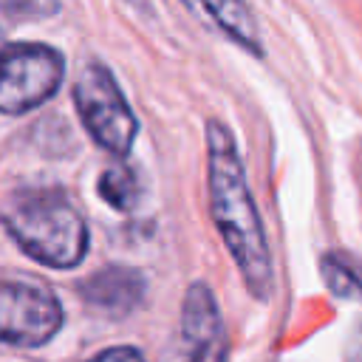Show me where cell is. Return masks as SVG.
<instances>
[{
    "label": "cell",
    "instance_id": "6da1fadb",
    "mask_svg": "<svg viewBox=\"0 0 362 362\" xmlns=\"http://www.w3.org/2000/svg\"><path fill=\"white\" fill-rule=\"evenodd\" d=\"M206 187L212 221L243 277V286L257 300H266L274 286L269 238L255 206L235 139L218 119L206 122Z\"/></svg>",
    "mask_w": 362,
    "mask_h": 362
},
{
    "label": "cell",
    "instance_id": "7a4b0ae2",
    "mask_svg": "<svg viewBox=\"0 0 362 362\" xmlns=\"http://www.w3.org/2000/svg\"><path fill=\"white\" fill-rule=\"evenodd\" d=\"M3 226L31 260L48 269H74L88 255V223L57 189H14L3 204Z\"/></svg>",
    "mask_w": 362,
    "mask_h": 362
},
{
    "label": "cell",
    "instance_id": "3957f363",
    "mask_svg": "<svg viewBox=\"0 0 362 362\" xmlns=\"http://www.w3.org/2000/svg\"><path fill=\"white\" fill-rule=\"evenodd\" d=\"M74 105L82 127L102 150L122 158L130 153L139 133V122L124 93L119 90V82L102 62L93 59L82 65L74 79Z\"/></svg>",
    "mask_w": 362,
    "mask_h": 362
},
{
    "label": "cell",
    "instance_id": "277c9868",
    "mask_svg": "<svg viewBox=\"0 0 362 362\" xmlns=\"http://www.w3.org/2000/svg\"><path fill=\"white\" fill-rule=\"evenodd\" d=\"M65 76V59L45 42H8L3 48L0 110L20 116L57 93Z\"/></svg>",
    "mask_w": 362,
    "mask_h": 362
},
{
    "label": "cell",
    "instance_id": "5b68a950",
    "mask_svg": "<svg viewBox=\"0 0 362 362\" xmlns=\"http://www.w3.org/2000/svg\"><path fill=\"white\" fill-rule=\"evenodd\" d=\"M62 328V305L51 286L31 277H6L0 288V334L6 345L40 348Z\"/></svg>",
    "mask_w": 362,
    "mask_h": 362
},
{
    "label": "cell",
    "instance_id": "8992f818",
    "mask_svg": "<svg viewBox=\"0 0 362 362\" xmlns=\"http://www.w3.org/2000/svg\"><path fill=\"white\" fill-rule=\"evenodd\" d=\"M223 337V320L206 283H192L184 294L178 325L158 362H206Z\"/></svg>",
    "mask_w": 362,
    "mask_h": 362
},
{
    "label": "cell",
    "instance_id": "52a82bcc",
    "mask_svg": "<svg viewBox=\"0 0 362 362\" xmlns=\"http://www.w3.org/2000/svg\"><path fill=\"white\" fill-rule=\"evenodd\" d=\"M76 288H79V300L88 308H93L105 317H127L130 311H136L141 305L147 283L139 269L105 266V269L93 272L90 277H85Z\"/></svg>",
    "mask_w": 362,
    "mask_h": 362
},
{
    "label": "cell",
    "instance_id": "ba28073f",
    "mask_svg": "<svg viewBox=\"0 0 362 362\" xmlns=\"http://www.w3.org/2000/svg\"><path fill=\"white\" fill-rule=\"evenodd\" d=\"M141 181L136 175L133 167L127 164H110L102 175H99V195L107 206L119 209V212H130L139 206L141 201Z\"/></svg>",
    "mask_w": 362,
    "mask_h": 362
},
{
    "label": "cell",
    "instance_id": "9c48e42d",
    "mask_svg": "<svg viewBox=\"0 0 362 362\" xmlns=\"http://www.w3.org/2000/svg\"><path fill=\"white\" fill-rule=\"evenodd\" d=\"M204 11L209 17H215V23L232 40H238L243 48L260 54V34H257L255 14L249 11V6H243V3H218V6H204Z\"/></svg>",
    "mask_w": 362,
    "mask_h": 362
},
{
    "label": "cell",
    "instance_id": "30bf717a",
    "mask_svg": "<svg viewBox=\"0 0 362 362\" xmlns=\"http://www.w3.org/2000/svg\"><path fill=\"white\" fill-rule=\"evenodd\" d=\"M322 277L337 297L362 303V263L342 252H331L322 257Z\"/></svg>",
    "mask_w": 362,
    "mask_h": 362
},
{
    "label": "cell",
    "instance_id": "8fae6325",
    "mask_svg": "<svg viewBox=\"0 0 362 362\" xmlns=\"http://www.w3.org/2000/svg\"><path fill=\"white\" fill-rule=\"evenodd\" d=\"M88 362H147L144 354L133 345H113V348H105L99 351L96 356H90Z\"/></svg>",
    "mask_w": 362,
    "mask_h": 362
},
{
    "label": "cell",
    "instance_id": "7c38bea8",
    "mask_svg": "<svg viewBox=\"0 0 362 362\" xmlns=\"http://www.w3.org/2000/svg\"><path fill=\"white\" fill-rule=\"evenodd\" d=\"M345 362H362V320L351 328L345 342Z\"/></svg>",
    "mask_w": 362,
    "mask_h": 362
},
{
    "label": "cell",
    "instance_id": "4fadbf2b",
    "mask_svg": "<svg viewBox=\"0 0 362 362\" xmlns=\"http://www.w3.org/2000/svg\"><path fill=\"white\" fill-rule=\"evenodd\" d=\"M59 6L57 3H37V6H31V3H25V6H6V14H54Z\"/></svg>",
    "mask_w": 362,
    "mask_h": 362
}]
</instances>
